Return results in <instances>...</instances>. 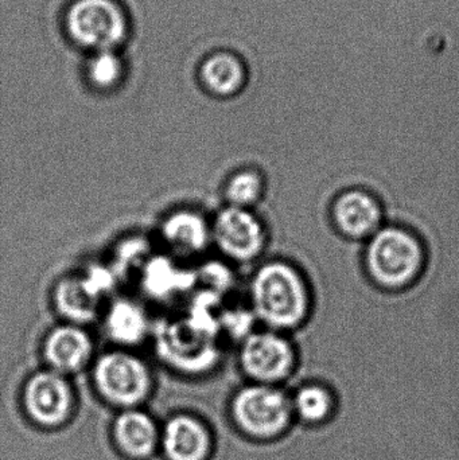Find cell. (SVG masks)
Segmentation results:
<instances>
[{"mask_svg":"<svg viewBox=\"0 0 459 460\" xmlns=\"http://www.w3.org/2000/svg\"><path fill=\"white\" fill-rule=\"evenodd\" d=\"M250 308L261 327L294 335L306 329L314 315V286L296 260L272 257L251 275Z\"/></svg>","mask_w":459,"mask_h":460,"instance_id":"6da1fadb","label":"cell"},{"mask_svg":"<svg viewBox=\"0 0 459 460\" xmlns=\"http://www.w3.org/2000/svg\"><path fill=\"white\" fill-rule=\"evenodd\" d=\"M361 272L385 295L411 291L430 267V245L422 232L404 221L388 220L360 246Z\"/></svg>","mask_w":459,"mask_h":460,"instance_id":"7a4b0ae2","label":"cell"},{"mask_svg":"<svg viewBox=\"0 0 459 460\" xmlns=\"http://www.w3.org/2000/svg\"><path fill=\"white\" fill-rule=\"evenodd\" d=\"M326 223L331 232L350 245H363L390 218L384 199L369 186L339 189L326 201Z\"/></svg>","mask_w":459,"mask_h":460,"instance_id":"3957f363","label":"cell"},{"mask_svg":"<svg viewBox=\"0 0 459 460\" xmlns=\"http://www.w3.org/2000/svg\"><path fill=\"white\" fill-rule=\"evenodd\" d=\"M239 364L252 383L278 386L298 367V343L294 335L259 327L240 341Z\"/></svg>","mask_w":459,"mask_h":460,"instance_id":"277c9868","label":"cell"},{"mask_svg":"<svg viewBox=\"0 0 459 460\" xmlns=\"http://www.w3.org/2000/svg\"><path fill=\"white\" fill-rule=\"evenodd\" d=\"M210 224L212 245L234 264H255L269 248V230L255 210L225 205Z\"/></svg>","mask_w":459,"mask_h":460,"instance_id":"5b68a950","label":"cell"},{"mask_svg":"<svg viewBox=\"0 0 459 460\" xmlns=\"http://www.w3.org/2000/svg\"><path fill=\"white\" fill-rule=\"evenodd\" d=\"M93 383L104 399L120 407H134L147 397L151 372L147 364L128 349L116 348L93 361Z\"/></svg>","mask_w":459,"mask_h":460,"instance_id":"8992f818","label":"cell"},{"mask_svg":"<svg viewBox=\"0 0 459 460\" xmlns=\"http://www.w3.org/2000/svg\"><path fill=\"white\" fill-rule=\"evenodd\" d=\"M234 420L251 437L269 439L285 432L293 419L291 397L277 385L252 383L237 392Z\"/></svg>","mask_w":459,"mask_h":460,"instance_id":"52a82bcc","label":"cell"},{"mask_svg":"<svg viewBox=\"0 0 459 460\" xmlns=\"http://www.w3.org/2000/svg\"><path fill=\"white\" fill-rule=\"evenodd\" d=\"M159 354L180 372L202 373L216 364L218 349L215 335L185 319L167 323L162 329Z\"/></svg>","mask_w":459,"mask_h":460,"instance_id":"ba28073f","label":"cell"},{"mask_svg":"<svg viewBox=\"0 0 459 460\" xmlns=\"http://www.w3.org/2000/svg\"><path fill=\"white\" fill-rule=\"evenodd\" d=\"M23 400L27 413L40 426H58L72 410V386L66 376L40 370L27 381Z\"/></svg>","mask_w":459,"mask_h":460,"instance_id":"9c48e42d","label":"cell"},{"mask_svg":"<svg viewBox=\"0 0 459 460\" xmlns=\"http://www.w3.org/2000/svg\"><path fill=\"white\" fill-rule=\"evenodd\" d=\"M93 338L80 324L62 322L43 338L42 356L48 369L64 376L80 372L93 362Z\"/></svg>","mask_w":459,"mask_h":460,"instance_id":"30bf717a","label":"cell"},{"mask_svg":"<svg viewBox=\"0 0 459 460\" xmlns=\"http://www.w3.org/2000/svg\"><path fill=\"white\" fill-rule=\"evenodd\" d=\"M159 235L177 256H199L212 245V224L199 210L180 208L162 218Z\"/></svg>","mask_w":459,"mask_h":460,"instance_id":"8fae6325","label":"cell"},{"mask_svg":"<svg viewBox=\"0 0 459 460\" xmlns=\"http://www.w3.org/2000/svg\"><path fill=\"white\" fill-rule=\"evenodd\" d=\"M105 335L118 348L132 350L145 342L150 332L147 311L131 297H115L102 313Z\"/></svg>","mask_w":459,"mask_h":460,"instance_id":"7c38bea8","label":"cell"},{"mask_svg":"<svg viewBox=\"0 0 459 460\" xmlns=\"http://www.w3.org/2000/svg\"><path fill=\"white\" fill-rule=\"evenodd\" d=\"M102 296L84 275H67L57 281L53 305L62 321L86 326L102 313Z\"/></svg>","mask_w":459,"mask_h":460,"instance_id":"4fadbf2b","label":"cell"},{"mask_svg":"<svg viewBox=\"0 0 459 460\" xmlns=\"http://www.w3.org/2000/svg\"><path fill=\"white\" fill-rule=\"evenodd\" d=\"M70 26L81 42L108 45L120 35V13L105 0H84L73 10Z\"/></svg>","mask_w":459,"mask_h":460,"instance_id":"5bb4252c","label":"cell"},{"mask_svg":"<svg viewBox=\"0 0 459 460\" xmlns=\"http://www.w3.org/2000/svg\"><path fill=\"white\" fill-rule=\"evenodd\" d=\"M140 279L148 296L167 300L189 291L197 283V273L185 270L170 257L156 256L142 265Z\"/></svg>","mask_w":459,"mask_h":460,"instance_id":"9a60e30c","label":"cell"},{"mask_svg":"<svg viewBox=\"0 0 459 460\" xmlns=\"http://www.w3.org/2000/svg\"><path fill=\"white\" fill-rule=\"evenodd\" d=\"M163 448L170 460H204L210 448L207 429L190 416H175L164 427Z\"/></svg>","mask_w":459,"mask_h":460,"instance_id":"2e32d148","label":"cell"},{"mask_svg":"<svg viewBox=\"0 0 459 460\" xmlns=\"http://www.w3.org/2000/svg\"><path fill=\"white\" fill-rule=\"evenodd\" d=\"M115 439L124 453L132 458H146L155 450L158 431L150 416L128 410L116 419Z\"/></svg>","mask_w":459,"mask_h":460,"instance_id":"e0dca14e","label":"cell"},{"mask_svg":"<svg viewBox=\"0 0 459 460\" xmlns=\"http://www.w3.org/2000/svg\"><path fill=\"white\" fill-rule=\"evenodd\" d=\"M267 188L266 174L258 167L247 166L229 175L224 183L223 196L228 207L255 210L266 199Z\"/></svg>","mask_w":459,"mask_h":460,"instance_id":"ac0fdd59","label":"cell"},{"mask_svg":"<svg viewBox=\"0 0 459 460\" xmlns=\"http://www.w3.org/2000/svg\"><path fill=\"white\" fill-rule=\"evenodd\" d=\"M202 83L216 96L239 93L245 84V70L242 61L231 54L220 53L210 57L202 67Z\"/></svg>","mask_w":459,"mask_h":460,"instance_id":"d6986e66","label":"cell"},{"mask_svg":"<svg viewBox=\"0 0 459 460\" xmlns=\"http://www.w3.org/2000/svg\"><path fill=\"white\" fill-rule=\"evenodd\" d=\"M294 415L307 424L328 420L334 411V396L326 384L312 381L296 389L291 397Z\"/></svg>","mask_w":459,"mask_h":460,"instance_id":"ffe728a7","label":"cell"}]
</instances>
